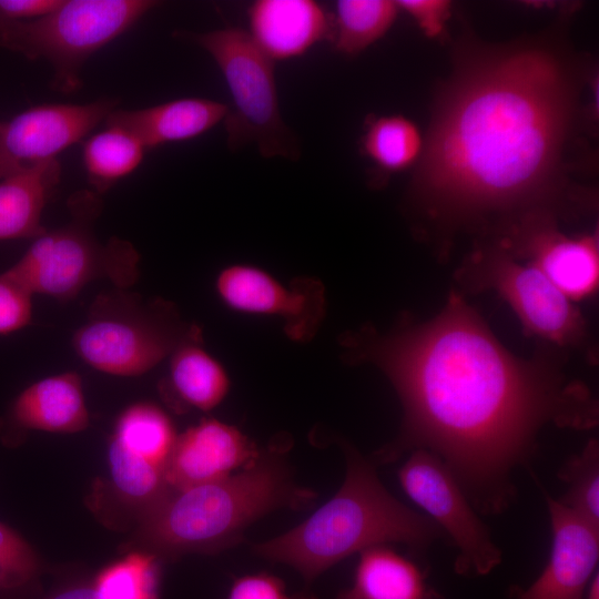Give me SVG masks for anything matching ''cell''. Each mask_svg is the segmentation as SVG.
<instances>
[{
	"mask_svg": "<svg viewBox=\"0 0 599 599\" xmlns=\"http://www.w3.org/2000/svg\"><path fill=\"white\" fill-rule=\"evenodd\" d=\"M63 0H0V20L24 21L44 17Z\"/></svg>",
	"mask_w": 599,
	"mask_h": 599,
	"instance_id": "d6a6232c",
	"label": "cell"
},
{
	"mask_svg": "<svg viewBox=\"0 0 599 599\" xmlns=\"http://www.w3.org/2000/svg\"><path fill=\"white\" fill-rule=\"evenodd\" d=\"M457 276L469 290L495 291L514 311L526 334L554 349L586 346L587 322L575 303L539 270L501 247L494 244L478 248Z\"/></svg>",
	"mask_w": 599,
	"mask_h": 599,
	"instance_id": "9c48e42d",
	"label": "cell"
},
{
	"mask_svg": "<svg viewBox=\"0 0 599 599\" xmlns=\"http://www.w3.org/2000/svg\"><path fill=\"white\" fill-rule=\"evenodd\" d=\"M427 589L416 564L380 545L359 552L353 585L336 599H422Z\"/></svg>",
	"mask_w": 599,
	"mask_h": 599,
	"instance_id": "44dd1931",
	"label": "cell"
},
{
	"mask_svg": "<svg viewBox=\"0 0 599 599\" xmlns=\"http://www.w3.org/2000/svg\"><path fill=\"white\" fill-rule=\"evenodd\" d=\"M8 423L18 430L74 434L90 424L81 376L64 372L24 388L13 400Z\"/></svg>",
	"mask_w": 599,
	"mask_h": 599,
	"instance_id": "e0dca14e",
	"label": "cell"
},
{
	"mask_svg": "<svg viewBox=\"0 0 599 599\" xmlns=\"http://www.w3.org/2000/svg\"><path fill=\"white\" fill-rule=\"evenodd\" d=\"M215 291L233 311L282 319L284 332L295 342L311 341L326 314L324 286L311 277L284 284L256 266L234 264L219 273Z\"/></svg>",
	"mask_w": 599,
	"mask_h": 599,
	"instance_id": "8fae6325",
	"label": "cell"
},
{
	"mask_svg": "<svg viewBox=\"0 0 599 599\" xmlns=\"http://www.w3.org/2000/svg\"><path fill=\"white\" fill-rule=\"evenodd\" d=\"M344 450L346 474L339 490L295 528L252 546L257 556L296 569L306 583L367 548L402 542L425 550L444 535L428 516L384 487L370 460L349 445Z\"/></svg>",
	"mask_w": 599,
	"mask_h": 599,
	"instance_id": "3957f363",
	"label": "cell"
},
{
	"mask_svg": "<svg viewBox=\"0 0 599 599\" xmlns=\"http://www.w3.org/2000/svg\"><path fill=\"white\" fill-rule=\"evenodd\" d=\"M247 17L251 38L273 61L301 57L331 38L332 16L313 0H258Z\"/></svg>",
	"mask_w": 599,
	"mask_h": 599,
	"instance_id": "2e32d148",
	"label": "cell"
},
{
	"mask_svg": "<svg viewBox=\"0 0 599 599\" xmlns=\"http://www.w3.org/2000/svg\"><path fill=\"white\" fill-rule=\"evenodd\" d=\"M108 464L116 500L140 514V519L170 490L161 467L131 453L112 437Z\"/></svg>",
	"mask_w": 599,
	"mask_h": 599,
	"instance_id": "603a6c76",
	"label": "cell"
},
{
	"mask_svg": "<svg viewBox=\"0 0 599 599\" xmlns=\"http://www.w3.org/2000/svg\"><path fill=\"white\" fill-rule=\"evenodd\" d=\"M567 491L561 499L588 521L599 526V444L590 439L583 449L569 458L558 471Z\"/></svg>",
	"mask_w": 599,
	"mask_h": 599,
	"instance_id": "83f0119b",
	"label": "cell"
},
{
	"mask_svg": "<svg viewBox=\"0 0 599 599\" xmlns=\"http://www.w3.org/2000/svg\"><path fill=\"white\" fill-rule=\"evenodd\" d=\"M68 222L35 237L8 271L33 295L60 302L75 298L95 281L132 287L140 276V254L134 245L116 236L102 243L94 233L102 212L101 195L78 191L68 200Z\"/></svg>",
	"mask_w": 599,
	"mask_h": 599,
	"instance_id": "8992f818",
	"label": "cell"
},
{
	"mask_svg": "<svg viewBox=\"0 0 599 599\" xmlns=\"http://www.w3.org/2000/svg\"><path fill=\"white\" fill-rule=\"evenodd\" d=\"M344 359L379 368L403 406L397 437L374 453L376 464L425 449L451 473L481 515L515 500L516 469L529 467L546 425L597 426L598 403L570 379L558 358L521 359L496 338L456 292L425 323L387 333L370 326L343 335Z\"/></svg>",
	"mask_w": 599,
	"mask_h": 599,
	"instance_id": "6da1fadb",
	"label": "cell"
},
{
	"mask_svg": "<svg viewBox=\"0 0 599 599\" xmlns=\"http://www.w3.org/2000/svg\"><path fill=\"white\" fill-rule=\"evenodd\" d=\"M202 339L201 327L184 319L174 303L113 287L94 297L71 346L84 364L100 373L135 377L169 358L179 346Z\"/></svg>",
	"mask_w": 599,
	"mask_h": 599,
	"instance_id": "5b68a950",
	"label": "cell"
},
{
	"mask_svg": "<svg viewBox=\"0 0 599 599\" xmlns=\"http://www.w3.org/2000/svg\"><path fill=\"white\" fill-rule=\"evenodd\" d=\"M227 599H316L312 593H288L280 578L266 572L236 578Z\"/></svg>",
	"mask_w": 599,
	"mask_h": 599,
	"instance_id": "4dcf8cb0",
	"label": "cell"
},
{
	"mask_svg": "<svg viewBox=\"0 0 599 599\" xmlns=\"http://www.w3.org/2000/svg\"><path fill=\"white\" fill-rule=\"evenodd\" d=\"M422 599H444L441 595L432 588H428Z\"/></svg>",
	"mask_w": 599,
	"mask_h": 599,
	"instance_id": "d590c367",
	"label": "cell"
},
{
	"mask_svg": "<svg viewBox=\"0 0 599 599\" xmlns=\"http://www.w3.org/2000/svg\"><path fill=\"white\" fill-rule=\"evenodd\" d=\"M44 599H99L92 583H75L63 587Z\"/></svg>",
	"mask_w": 599,
	"mask_h": 599,
	"instance_id": "836d02e7",
	"label": "cell"
},
{
	"mask_svg": "<svg viewBox=\"0 0 599 599\" xmlns=\"http://www.w3.org/2000/svg\"><path fill=\"white\" fill-rule=\"evenodd\" d=\"M315 498V493L294 483L282 449L270 447L226 478L170 489L140 519V538L158 558L215 554L240 542L246 528L264 515L280 508L304 509Z\"/></svg>",
	"mask_w": 599,
	"mask_h": 599,
	"instance_id": "277c9868",
	"label": "cell"
},
{
	"mask_svg": "<svg viewBox=\"0 0 599 599\" xmlns=\"http://www.w3.org/2000/svg\"><path fill=\"white\" fill-rule=\"evenodd\" d=\"M174 34L207 51L226 81L234 102V112L230 111L224 120L230 149L255 143L264 158L300 156L298 141L281 116L274 61L247 31L229 27Z\"/></svg>",
	"mask_w": 599,
	"mask_h": 599,
	"instance_id": "ba28073f",
	"label": "cell"
},
{
	"mask_svg": "<svg viewBox=\"0 0 599 599\" xmlns=\"http://www.w3.org/2000/svg\"><path fill=\"white\" fill-rule=\"evenodd\" d=\"M226 104L201 98H184L145 109L113 110L105 124L134 135L145 149L194 139L229 114Z\"/></svg>",
	"mask_w": 599,
	"mask_h": 599,
	"instance_id": "ac0fdd59",
	"label": "cell"
},
{
	"mask_svg": "<svg viewBox=\"0 0 599 599\" xmlns=\"http://www.w3.org/2000/svg\"><path fill=\"white\" fill-rule=\"evenodd\" d=\"M40 560L30 544L0 522V599L18 598L30 591L40 576Z\"/></svg>",
	"mask_w": 599,
	"mask_h": 599,
	"instance_id": "f1b7e54d",
	"label": "cell"
},
{
	"mask_svg": "<svg viewBox=\"0 0 599 599\" xmlns=\"http://www.w3.org/2000/svg\"><path fill=\"white\" fill-rule=\"evenodd\" d=\"M423 145L416 125L400 115L373 119L362 139L364 153L386 172L408 167L419 158Z\"/></svg>",
	"mask_w": 599,
	"mask_h": 599,
	"instance_id": "484cf974",
	"label": "cell"
},
{
	"mask_svg": "<svg viewBox=\"0 0 599 599\" xmlns=\"http://www.w3.org/2000/svg\"><path fill=\"white\" fill-rule=\"evenodd\" d=\"M398 10L389 0H339L332 17L329 41L337 52L356 55L390 29Z\"/></svg>",
	"mask_w": 599,
	"mask_h": 599,
	"instance_id": "cb8c5ba5",
	"label": "cell"
},
{
	"mask_svg": "<svg viewBox=\"0 0 599 599\" xmlns=\"http://www.w3.org/2000/svg\"><path fill=\"white\" fill-rule=\"evenodd\" d=\"M145 148L128 131L106 125L83 145V165L91 190L100 195L131 174L142 162Z\"/></svg>",
	"mask_w": 599,
	"mask_h": 599,
	"instance_id": "7402d4cb",
	"label": "cell"
},
{
	"mask_svg": "<svg viewBox=\"0 0 599 599\" xmlns=\"http://www.w3.org/2000/svg\"><path fill=\"white\" fill-rule=\"evenodd\" d=\"M156 4L151 0H63L38 19L0 20V47L29 60L45 59L53 69L51 87L70 94L82 87L85 61Z\"/></svg>",
	"mask_w": 599,
	"mask_h": 599,
	"instance_id": "52a82bcc",
	"label": "cell"
},
{
	"mask_svg": "<svg viewBox=\"0 0 599 599\" xmlns=\"http://www.w3.org/2000/svg\"><path fill=\"white\" fill-rule=\"evenodd\" d=\"M495 245L535 266L573 303L597 291V233L569 236L558 230L556 219L537 216L504 231Z\"/></svg>",
	"mask_w": 599,
	"mask_h": 599,
	"instance_id": "4fadbf2b",
	"label": "cell"
},
{
	"mask_svg": "<svg viewBox=\"0 0 599 599\" xmlns=\"http://www.w3.org/2000/svg\"><path fill=\"white\" fill-rule=\"evenodd\" d=\"M261 453L238 428L204 418L177 435L163 477L171 490H183L226 478L254 463Z\"/></svg>",
	"mask_w": 599,
	"mask_h": 599,
	"instance_id": "9a60e30c",
	"label": "cell"
},
{
	"mask_svg": "<svg viewBox=\"0 0 599 599\" xmlns=\"http://www.w3.org/2000/svg\"><path fill=\"white\" fill-rule=\"evenodd\" d=\"M33 294L8 270L0 274V335L18 332L32 322Z\"/></svg>",
	"mask_w": 599,
	"mask_h": 599,
	"instance_id": "f546056e",
	"label": "cell"
},
{
	"mask_svg": "<svg viewBox=\"0 0 599 599\" xmlns=\"http://www.w3.org/2000/svg\"><path fill=\"white\" fill-rule=\"evenodd\" d=\"M61 179L52 159L0 180V241L35 238L47 229L42 213Z\"/></svg>",
	"mask_w": 599,
	"mask_h": 599,
	"instance_id": "d6986e66",
	"label": "cell"
},
{
	"mask_svg": "<svg viewBox=\"0 0 599 599\" xmlns=\"http://www.w3.org/2000/svg\"><path fill=\"white\" fill-rule=\"evenodd\" d=\"M118 100L45 103L0 122V180L57 159L115 110Z\"/></svg>",
	"mask_w": 599,
	"mask_h": 599,
	"instance_id": "7c38bea8",
	"label": "cell"
},
{
	"mask_svg": "<svg viewBox=\"0 0 599 599\" xmlns=\"http://www.w3.org/2000/svg\"><path fill=\"white\" fill-rule=\"evenodd\" d=\"M229 389L225 368L203 347V339L187 342L169 356L161 392L175 408L210 412L223 402Z\"/></svg>",
	"mask_w": 599,
	"mask_h": 599,
	"instance_id": "ffe728a7",
	"label": "cell"
},
{
	"mask_svg": "<svg viewBox=\"0 0 599 599\" xmlns=\"http://www.w3.org/2000/svg\"><path fill=\"white\" fill-rule=\"evenodd\" d=\"M398 480L405 494L457 548L454 569L458 575L486 576L500 564V549L437 456L425 449L410 451L398 470Z\"/></svg>",
	"mask_w": 599,
	"mask_h": 599,
	"instance_id": "30bf717a",
	"label": "cell"
},
{
	"mask_svg": "<svg viewBox=\"0 0 599 599\" xmlns=\"http://www.w3.org/2000/svg\"><path fill=\"white\" fill-rule=\"evenodd\" d=\"M398 9L408 13L429 38L439 37L450 16V2L445 0H399Z\"/></svg>",
	"mask_w": 599,
	"mask_h": 599,
	"instance_id": "1f68e13d",
	"label": "cell"
},
{
	"mask_svg": "<svg viewBox=\"0 0 599 599\" xmlns=\"http://www.w3.org/2000/svg\"><path fill=\"white\" fill-rule=\"evenodd\" d=\"M92 586L99 599H159L158 557L149 551H132L103 568Z\"/></svg>",
	"mask_w": 599,
	"mask_h": 599,
	"instance_id": "4316f807",
	"label": "cell"
},
{
	"mask_svg": "<svg viewBox=\"0 0 599 599\" xmlns=\"http://www.w3.org/2000/svg\"><path fill=\"white\" fill-rule=\"evenodd\" d=\"M576 82L541 44L475 48L437 103L412 196L438 225L494 224L497 235L536 216L557 219Z\"/></svg>",
	"mask_w": 599,
	"mask_h": 599,
	"instance_id": "7a4b0ae2",
	"label": "cell"
},
{
	"mask_svg": "<svg viewBox=\"0 0 599 599\" xmlns=\"http://www.w3.org/2000/svg\"><path fill=\"white\" fill-rule=\"evenodd\" d=\"M544 496L552 534L549 560L530 586H511L508 599H585L597 573L599 526L545 490Z\"/></svg>",
	"mask_w": 599,
	"mask_h": 599,
	"instance_id": "5bb4252c",
	"label": "cell"
},
{
	"mask_svg": "<svg viewBox=\"0 0 599 599\" xmlns=\"http://www.w3.org/2000/svg\"><path fill=\"white\" fill-rule=\"evenodd\" d=\"M585 599H599V577H598V572L591 579V581H590V583H589V586L587 588Z\"/></svg>",
	"mask_w": 599,
	"mask_h": 599,
	"instance_id": "e575fe53",
	"label": "cell"
},
{
	"mask_svg": "<svg viewBox=\"0 0 599 599\" xmlns=\"http://www.w3.org/2000/svg\"><path fill=\"white\" fill-rule=\"evenodd\" d=\"M176 437L167 414L149 402L128 406L119 415L112 435L124 448L162 469Z\"/></svg>",
	"mask_w": 599,
	"mask_h": 599,
	"instance_id": "d4e9b609",
	"label": "cell"
}]
</instances>
